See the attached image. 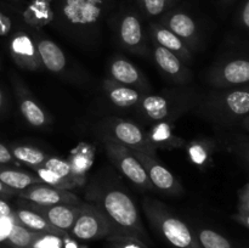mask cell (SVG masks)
Returning a JSON list of instances; mask_svg holds the SVG:
<instances>
[{
  "instance_id": "8fae6325",
  "label": "cell",
  "mask_w": 249,
  "mask_h": 248,
  "mask_svg": "<svg viewBox=\"0 0 249 248\" xmlns=\"http://www.w3.org/2000/svg\"><path fill=\"white\" fill-rule=\"evenodd\" d=\"M17 196L27 199L31 203L39 206H53V204H80L79 197L70 190L56 189L45 184H36L22 191L16 192Z\"/></svg>"
},
{
  "instance_id": "5b68a950",
  "label": "cell",
  "mask_w": 249,
  "mask_h": 248,
  "mask_svg": "<svg viewBox=\"0 0 249 248\" xmlns=\"http://www.w3.org/2000/svg\"><path fill=\"white\" fill-rule=\"evenodd\" d=\"M143 211L156 230L175 248H201L191 229L181 219L173 215L160 201L146 198Z\"/></svg>"
},
{
  "instance_id": "b9f144b4",
  "label": "cell",
  "mask_w": 249,
  "mask_h": 248,
  "mask_svg": "<svg viewBox=\"0 0 249 248\" xmlns=\"http://www.w3.org/2000/svg\"><path fill=\"white\" fill-rule=\"evenodd\" d=\"M241 124H242V126L246 129V130L249 131V114L248 116H246L243 119H241Z\"/></svg>"
},
{
  "instance_id": "ee69618b",
  "label": "cell",
  "mask_w": 249,
  "mask_h": 248,
  "mask_svg": "<svg viewBox=\"0 0 249 248\" xmlns=\"http://www.w3.org/2000/svg\"><path fill=\"white\" fill-rule=\"evenodd\" d=\"M1 105H2V94L1 91H0V107H1Z\"/></svg>"
},
{
  "instance_id": "d6986e66",
  "label": "cell",
  "mask_w": 249,
  "mask_h": 248,
  "mask_svg": "<svg viewBox=\"0 0 249 248\" xmlns=\"http://www.w3.org/2000/svg\"><path fill=\"white\" fill-rule=\"evenodd\" d=\"M104 88L111 104L118 108H136L145 95L135 88L119 84L112 79L105 80Z\"/></svg>"
},
{
  "instance_id": "3957f363",
  "label": "cell",
  "mask_w": 249,
  "mask_h": 248,
  "mask_svg": "<svg viewBox=\"0 0 249 248\" xmlns=\"http://www.w3.org/2000/svg\"><path fill=\"white\" fill-rule=\"evenodd\" d=\"M199 97L192 89H167L158 94H145L136 107L139 117L146 123H172L194 106Z\"/></svg>"
},
{
  "instance_id": "f546056e",
  "label": "cell",
  "mask_w": 249,
  "mask_h": 248,
  "mask_svg": "<svg viewBox=\"0 0 249 248\" xmlns=\"http://www.w3.org/2000/svg\"><path fill=\"white\" fill-rule=\"evenodd\" d=\"M33 170L36 172V177H38L41 180V182L49 186L56 187V189H62V190H71L75 187L73 182L68 181V180L63 179L60 175L53 173V170L48 169L44 165H39V167H33Z\"/></svg>"
},
{
  "instance_id": "30bf717a",
  "label": "cell",
  "mask_w": 249,
  "mask_h": 248,
  "mask_svg": "<svg viewBox=\"0 0 249 248\" xmlns=\"http://www.w3.org/2000/svg\"><path fill=\"white\" fill-rule=\"evenodd\" d=\"M133 155L135 156L145 169L153 189L168 195H179L182 192V186L179 184L174 175L167 169L163 164H160L157 158L153 156L146 155L140 151L131 150Z\"/></svg>"
},
{
  "instance_id": "e575fe53",
  "label": "cell",
  "mask_w": 249,
  "mask_h": 248,
  "mask_svg": "<svg viewBox=\"0 0 249 248\" xmlns=\"http://www.w3.org/2000/svg\"><path fill=\"white\" fill-rule=\"evenodd\" d=\"M190 155L192 160L197 164H203L208 157V151L204 148L203 145H194L190 148Z\"/></svg>"
},
{
  "instance_id": "ba28073f",
  "label": "cell",
  "mask_w": 249,
  "mask_h": 248,
  "mask_svg": "<svg viewBox=\"0 0 249 248\" xmlns=\"http://www.w3.org/2000/svg\"><path fill=\"white\" fill-rule=\"evenodd\" d=\"M207 79L215 89L247 87L249 85V56L220 61L212 67Z\"/></svg>"
},
{
  "instance_id": "7a4b0ae2",
  "label": "cell",
  "mask_w": 249,
  "mask_h": 248,
  "mask_svg": "<svg viewBox=\"0 0 249 248\" xmlns=\"http://www.w3.org/2000/svg\"><path fill=\"white\" fill-rule=\"evenodd\" d=\"M95 206L108 221L112 236H129L146 245L150 242L135 203L123 190L107 189L100 192Z\"/></svg>"
},
{
  "instance_id": "4fadbf2b",
  "label": "cell",
  "mask_w": 249,
  "mask_h": 248,
  "mask_svg": "<svg viewBox=\"0 0 249 248\" xmlns=\"http://www.w3.org/2000/svg\"><path fill=\"white\" fill-rule=\"evenodd\" d=\"M160 23L179 36L190 50L198 45L199 33L196 21L182 10H169L163 15Z\"/></svg>"
},
{
  "instance_id": "f1b7e54d",
  "label": "cell",
  "mask_w": 249,
  "mask_h": 248,
  "mask_svg": "<svg viewBox=\"0 0 249 248\" xmlns=\"http://www.w3.org/2000/svg\"><path fill=\"white\" fill-rule=\"evenodd\" d=\"M178 0H138L141 12L147 17H160L172 10Z\"/></svg>"
},
{
  "instance_id": "277c9868",
  "label": "cell",
  "mask_w": 249,
  "mask_h": 248,
  "mask_svg": "<svg viewBox=\"0 0 249 248\" xmlns=\"http://www.w3.org/2000/svg\"><path fill=\"white\" fill-rule=\"evenodd\" d=\"M199 112L220 124L241 122L249 114V85L247 87L215 89L199 97Z\"/></svg>"
},
{
  "instance_id": "836d02e7",
  "label": "cell",
  "mask_w": 249,
  "mask_h": 248,
  "mask_svg": "<svg viewBox=\"0 0 249 248\" xmlns=\"http://www.w3.org/2000/svg\"><path fill=\"white\" fill-rule=\"evenodd\" d=\"M107 241L108 248H148L145 242L129 236H109Z\"/></svg>"
},
{
  "instance_id": "5bb4252c",
  "label": "cell",
  "mask_w": 249,
  "mask_h": 248,
  "mask_svg": "<svg viewBox=\"0 0 249 248\" xmlns=\"http://www.w3.org/2000/svg\"><path fill=\"white\" fill-rule=\"evenodd\" d=\"M31 209L43 215L50 225L63 233L70 232L80 212V204L39 206V204L31 203Z\"/></svg>"
},
{
  "instance_id": "4316f807",
  "label": "cell",
  "mask_w": 249,
  "mask_h": 248,
  "mask_svg": "<svg viewBox=\"0 0 249 248\" xmlns=\"http://www.w3.org/2000/svg\"><path fill=\"white\" fill-rule=\"evenodd\" d=\"M38 233L40 232H34V231L28 230L24 226L15 223L9 236H7V241L15 248H29L38 236Z\"/></svg>"
},
{
  "instance_id": "ab89813d",
  "label": "cell",
  "mask_w": 249,
  "mask_h": 248,
  "mask_svg": "<svg viewBox=\"0 0 249 248\" xmlns=\"http://www.w3.org/2000/svg\"><path fill=\"white\" fill-rule=\"evenodd\" d=\"M16 192L17 191L10 189V187H7L6 185H4L1 181H0V195H4V196H11V195H15Z\"/></svg>"
},
{
  "instance_id": "8d00e7d4",
  "label": "cell",
  "mask_w": 249,
  "mask_h": 248,
  "mask_svg": "<svg viewBox=\"0 0 249 248\" xmlns=\"http://www.w3.org/2000/svg\"><path fill=\"white\" fill-rule=\"evenodd\" d=\"M238 23L246 31H249V0H246L238 12Z\"/></svg>"
},
{
  "instance_id": "1f68e13d",
  "label": "cell",
  "mask_w": 249,
  "mask_h": 248,
  "mask_svg": "<svg viewBox=\"0 0 249 248\" xmlns=\"http://www.w3.org/2000/svg\"><path fill=\"white\" fill-rule=\"evenodd\" d=\"M26 17L31 22H34L36 19V21L41 19V21L48 23L53 18V11H51V7L48 2L45 4V1L36 0L29 6L28 12H26Z\"/></svg>"
},
{
  "instance_id": "74e56055",
  "label": "cell",
  "mask_w": 249,
  "mask_h": 248,
  "mask_svg": "<svg viewBox=\"0 0 249 248\" xmlns=\"http://www.w3.org/2000/svg\"><path fill=\"white\" fill-rule=\"evenodd\" d=\"M14 156H12L11 151L6 147L5 145L0 143V164H6V163L14 162Z\"/></svg>"
},
{
  "instance_id": "9c48e42d",
  "label": "cell",
  "mask_w": 249,
  "mask_h": 248,
  "mask_svg": "<svg viewBox=\"0 0 249 248\" xmlns=\"http://www.w3.org/2000/svg\"><path fill=\"white\" fill-rule=\"evenodd\" d=\"M70 232L78 240L90 241L112 236V229L102 212L95 204L82 202L77 220Z\"/></svg>"
},
{
  "instance_id": "83f0119b",
  "label": "cell",
  "mask_w": 249,
  "mask_h": 248,
  "mask_svg": "<svg viewBox=\"0 0 249 248\" xmlns=\"http://www.w3.org/2000/svg\"><path fill=\"white\" fill-rule=\"evenodd\" d=\"M44 167L48 168V169L53 170V173H56L57 175H60L63 179L68 180V181L73 182V184L77 186V185L82 184V180H79L78 175L75 174L74 170L72 169V165L71 163L66 162V160L60 159V158H53V157H48V159L44 162Z\"/></svg>"
},
{
  "instance_id": "484cf974",
  "label": "cell",
  "mask_w": 249,
  "mask_h": 248,
  "mask_svg": "<svg viewBox=\"0 0 249 248\" xmlns=\"http://www.w3.org/2000/svg\"><path fill=\"white\" fill-rule=\"evenodd\" d=\"M196 237L201 248H233L225 236L212 229H201L197 231Z\"/></svg>"
},
{
  "instance_id": "7402d4cb",
  "label": "cell",
  "mask_w": 249,
  "mask_h": 248,
  "mask_svg": "<svg viewBox=\"0 0 249 248\" xmlns=\"http://www.w3.org/2000/svg\"><path fill=\"white\" fill-rule=\"evenodd\" d=\"M0 181L15 191H22L29 186L36 184H43L41 180L36 175L21 172V170L0 168Z\"/></svg>"
},
{
  "instance_id": "7c38bea8",
  "label": "cell",
  "mask_w": 249,
  "mask_h": 248,
  "mask_svg": "<svg viewBox=\"0 0 249 248\" xmlns=\"http://www.w3.org/2000/svg\"><path fill=\"white\" fill-rule=\"evenodd\" d=\"M118 39L122 46L130 53L143 55L146 53L145 33L139 15L134 11L122 14L118 21Z\"/></svg>"
},
{
  "instance_id": "2e32d148",
  "label": "cell",
  "mask_w": 249,
  "mask_h": 248,
  "mask_svg": "<svg viewBox=\"0 0 249 248\" xmlns=\"http://www.w3.org/2000/svg\"><path fill=\"white\" fill-rule=\"evenodd\" d=\"M153 58L162 73H164L173 82L185 84L191 78V73H190L189 68L185 66L184 61L178 57L172 51L155 44Z\"/></svg>"
},
{
  "instance_id": "f35d334b",
  "label": "cell",
  "mask_w": 249,
  "mask_h": 248,
  "mask_svg": "<svg viewBox=\"0 0 249 248\" xmlns=\"http://www.w3.org/2000/svg\"><path fill=\"white\" fill-rule=\"evenodd\" d=\"M12 209L9 204L5 201L0 199V218H4V216H11L12 215Z\"/></svg>"
},
{
  "instance_id": "cb8c5ba5",
  "label": "cell",
  "mask_w": 249,
  "mask_h": 248,
  "mask_svg": "<svg viewBox=\"0 0 249 248\" xmlns=\"http://www.w3.org/2000/svg\"><path fill=\"white\" fill-rule=\"evenodd\" d=\"M11 153L17 160L26 163V164L31 165L32 168L43 165L49 157L46 153H44L39 148L31 147V146H16V147L12 148Z\"/></svg>"
},
{
  "instance_id": "d6a6232c",
  "label": "cell",
  "mask_w": 249,
  "mask_h": 248,
  "mask_svg": "<svg viewBox=\"0 0 249 248\" xmlns=\"http://www.w3.org/2000/svg\"><path fill=\"white\" fill-rule=\"evenodd\" d=\"M29 248H65V240L57 233H38Z\"/></svg>"
},
{
  "instance_id": "4dcf8cb0",
  "label": "cell",
  "mask_w": 249,
  "mask_h": 248,
  "mask_svg": "<svg viewBox=\"0 0 249 248\" xmlns=\"http://www.w3.org/2000/svg\"><path fill=\"white\" fill-rule=\"evenodd\" d=\"M235 219L243 226L249 229V182L238 192V207Z\"/></svg>"
},
{
  "instance_id": "8992f818",
  "label": "cell",
  "mask_w": 249,
  "mask_h": 248,
  "mask_svg": "<svg viewBox=\"0 0 249 248\" xmlns=\"http://www.w3.org/2000/svg\"><path fill=\"white\" fill-rule=\"evenodd\" d=\"M102 126L105 128L104 136L117 141L130 150L140 151L156 157V147L151 142L147 133H145L138 124L111 117L105 119Z\"/></svg>"
},
{
  "instance_id": "e0dca14e",
  "label": "cell",
  "mask_w": 249,
  "mask_h": 248,
  "mask_svg": "<svg viewBox=\"0 0 249 248\" xmlns=\"http://www.w3.org/2000/svg\"><path fill=\"white\" fill-rule=\"evenodd\" d=\"M11 53L21 67L31 71L41 68L36 41L26 33H17L11 40Z\"/></svg>"
},
{
  "instance_id": "d590c367",
  "label": "cell",
  "mask_w": 249,
  "mask_h": 248,
  "mask_svg": "<svg viewBox=\"0 0 249 248\" xmlns=\"http://www.w3.org/2000/svg\"><path fill=\"white\" fill-rule=\"evenodd\" d=\"M15 223H16V221H15L14 213H12L11 216L0 218V242L4 240H7V236H9L10 231H11Z\"/></svg>"
},
{
  "instance_id": "6da1fadb",
  "label": "cell",
  "mask_w": 249,
  "mask_h": 248,
  "mask_svg": "<svg viewBox=\"0 0 249 248\" xmlns=\"http://www.w3.org/2000/svg\"><path fill=\"white\" fill-rule=\"evenodd\" d=\"M53 18L67 35L82 41L95 43L112 0H53Z\"/></svg>"
},
{
  "instance_id": "9a60e30c",
  "label": "cell",
  "mask_w": 249,
  "mask_h": 248,
  "mask_svg": "<svg viewBox=\"0 0 249 248\" xmlns=\"http://www.w3.org/2000/svg\"><path fill=\"white\" fill-rule=\"evenodd\" d=\"M109 79L138 89L142 94H150L151 87L142 73L138 70L135 65L129 62L123 57H116L109 65Z\"/></svg>"
},
{
  "instance_id": "52a82bcc",
  "label": "cell",
  "mask_w": 249,
  "mask_h": 248,
  "mask_svg": "<svg viewBox=\"0 0 249 248\" xmlns=\"http://www.w3.org/2000/svg\"><path fill=\"white\" fill-rule=\"evenodd\" d=\"M104 146L106 148L107 156L114 163L119 172L130 180L134 185L140 189L152 190L153 186L146 174L145 169L139 162L138 158L133 155L130 148L121 145L117 141L104 136Z\"/></svg>"
},
{
  "instance_id": "603a6c76",
  "label": "cell",
  "mask_w": 249,
  "mask_h": 248,
  "mask_svg": "<svg viewBox=\"0 0 249 248\" xmlns=\"http://www.w3.org/2000/svg\"><path fill=\"white\" fill-rule=\"evenodd\" d=\"M19 109L24 119L33 126H44L46 123V114L33 97L23 90L18 94Z\"/></svg>"
},
{
  "instance_id": "7bdbcfd3",
  "label": "cell",
  "mask_w": 249,
  "mask_h": 248,
  "mask_svg": "<svg viewBox=\"0 0 249 248\" xmlns=\"http://www.w3.org/2000/svg\"><path fill=\"white\" fill-rule=\"evenodd\" d=\"M235 1L236 0H221V5H223L224 7H228V6H230L231 4H233Z\"/></svg>"
},
{
  "instance_id": "f6af8a7d",
  "label": "cell",
  "mask_w": 249,
  "mask_h": 248,
  "mask_svg": "<svg viewBox=\"0 0 249 248\" xmlns=\"http://www.w3.org/2000/svg\"><path fill=\"white\" fill-rule=\"evenodd\" d=\"M15 1H19V0H15Z\"/></svg>"
},
{
  "instance_id": "60d3db41",
  "label": "cell",
  "mask_w": 249,
  "mask_h": 248,
  "mask_svg": "<svg viewBox=\"0 0 249 248\" xmlns=\"http://www.w3.org/2000/svg\"><path fill=\"white\" fill-rule=\"evenodd\" d=\"M241 153H242V156L245 157V159L247 160V163L249 164V146H243Z\"/></svg>"
},
{
  "instance_id": "d4e9b609",
  "label": "cell",
  "mask_w": 249,
  "mask_h": 248,
  "mask_svg": "<svg viewBox=\"0 0 249 248\" xmlns=\"http://www.w3.org/2000/svg\"><path fill=\"white\" fill-rule=\"evenodd\" d=\"M147 135L156 148H157V146L175 147V146L181 145V143H179L180 141L172 134V130L169 128V123H164V122H162V123H156L153 125L152 131L150 134H147Z\"/></svg>"
},
{
  "instance_id": "ac0fdd59",
  "label": "cell",
  "mask_w": 249,
  "mask_h": 248,
  "mask_svg": "<svg viewBox=\"0 0 249 248\" xmlns=\"http://www.w3.org/2000/svg\"><path fill=\"white\" fill-rule=\"evenodd\" d=\"M150 34L156 45H160L181 58L185 63L192 60V53L186 44L160 22L150 23Z\"/></svg>"
},
{
  "instance_id": "ffe728a7",
  "label": "cell",
  "mask_w": 249,
  "mask_h": 248,
  "mask_svg": "<svg viewBox=\"0 0 249 248\" xmlns=\"http://www.w3.org/2000/svg\"><path fill=\"white\" fill-rule=\"evenodd\" d=\"M36 46L43 67L51 73H61L67 66V58L57 44L46 38H36Z\"/></svg>"
},
{
  "instance_id": "44dd1931",
  "label": "cell",
  "mask_w": 249,
  "mask_h": 248,
  "mask_svg": "<svg viewBox=\"0 0 249 248\" xmlns=\"http://www.w3.org/2000/svg\"><path fill=\"white\" fill-rule=\"evenodd\" d=\"M14 218L17 224L24 226L28 230L34 231V232L65 235L63 232L58 231L57 229L53 228V225H50L43 215L36 213L33 209H18V211L14 212Z\"/></svg>"
}]
</instances>
